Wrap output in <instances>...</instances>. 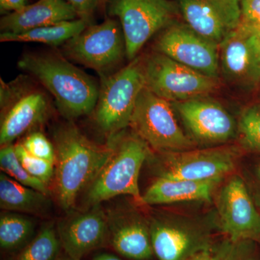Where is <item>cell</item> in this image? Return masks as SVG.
I'll return each mask as SVG.
<instances>
[{
  "label": "cell",
  "mask_w": 260,
  "mask_h": 260,
  "mask_svg": "<svg viewBox=\"0 0 260 260\" xmlns=\"http://www.w3.org/2000/svg\"><path fill=\"white\" fill-rule=\"evenodd\" d=\"M54 139L56 198L61 208L68 210L107 164L114 148L112 142L106 145L93 143L72 124L58 127Z\"/></svg>",
  "instance_id": "1"
},
{
  "label": "cell",
  "mask_w": 260,
  "mask_h": 260,
  "mask_svg": "<svg viewBox=\"0 0 260 260\" xmlns=\"http://www.w3.org/2000/svg\"><path fill=\"white\" fill-rule=\"evenodd\" d=\"M64 55L80 64L104 73L116 66L126 54L121 24L113 18L90 25L64 44Z\"/></svg>",
  "instance_id": "10"
},
{
  "label": "cell",
  "mask_w": 260,
  "mask_h": 260,
  "mask_svg": "<svg viewBox=\"0 0 260 260\" xmlns=\"http://www.w3.org/2000/svg\"><path fill=\"white\" fill-rule=\"evenodd\" d=\"M241 0H178L186 25L220 45L241 23Z\"/></svg>",
  "instance_id": "15"
},
{
  "label": "cell",
  "mask_w": 260,
  "mask_h": 260,
  "mask_svg": "<svg viewBox=\"0 0 260 260\" xmlns=\"http://www.w3.org/2000/svg\"><path fill=\"white\" fill-rule=\"evenodd\" d=\"M107 218L111 241L117 252L135 260L152 257L154 252L150 225L144 220L129 214H113Z\"/></svg>",
  "instance_id": "19"
},
{
  "label": "cell",
  "mask_w": 260,
  "mask_h": 260,
  "mask_svg": "<svg viewBox=\"0 0 260 260\" xmlns=\"http://www.w3.org/2000/svg\"><path fill=\"white\" fill-rule=\"evenodd\" d=\"M259 244L254 241H232L225 238L212 246L214 259L260 260Z\"/></svg>",
  "instance_id": "27"
},
{
  "label": "cell",
  "mask_w": 260,
  "mask_h": 260,
  "mask_svg": "<svg viewBox=\"0 0 260 260\" xmlns=\"http://www.w3.org/2000/svg\"><path fill=\"white\" fill-rule=\"evenodd\" d=\"M109 232L107 216L98 205L59 225V237L69 257L80 260L102 246Z\"/></svg>",
  "instance_id": "17"
},
{
  "label": "cell",
  "mask_w": 260,
  "mask_h": 260,
  "mask_svg": "<svg viewBox=\"0 0 260 260\" xmlns=\"http://www.w3.org/2000/svg\"><path fill=\"white\" fill-rule=\"evenodd\" d=\"M155 51L202 74L218 79L219 45L199 35L186 23H173L164 29L154 45Z\"/></svg>",
  "instance_id": "12"
},
{
  "label": "cell",
  "mask_w": 260,
  "mask_h": 260,
  "mask_svg": "<svg viewBox=\"0 0 260 260\" xmlns=\"http://www.w3.org/2000/svg\"><path fill=\"white\" fill-rule=\"evenodd\" d=\"M179 11L171 0H110L109 6V15L119 18L130 61L154 34L174 23Z\"/></svg>",
  "instance_id": "8"
},
{
  "label": "cell",
  "mask_w": 260,
  "mask_h": 260,
  "mask_svg": "<svg viewBox=\"0 0 260 260\" xmlns=\"http://www.w3.org/2000/svg\"><path fill=\"white\" fill-rule=\"evenodd\" d=\"M21 144L34 156L55 164V148L42 133H34L29 135Z\"/></svg>",
  "instance_id": "29"
},
{
  "label": "cell",
  "mask_w": 260,
  "mask_h": 260,
  "mask_svg": "<svg viewBox=\"0 0 260 260\" xmlns=\"http://www.w3.org/2000/svg\"><path fill=\"white\" fill-rule=\"evenodd\" d=\"M216 208L218 226L228 239L260 244V213L242 178L233 176L222 186Z\"/></svg>",
  "instance_id": "13"
},
{
  "label": "cell",
  "mask_w": 260,
  "mask_h": 260,
  "mask_svg": "<svg viewBox=\"0 0 260 260\" xmlns=\"http://www.w3.org/2000/svg\"><path fill=\"white\" fill-rule=\"evenodd\" d=\"M74 8L78 18L86 20L89 23L101 0H64Z\"/></svg>",
  "instance_id": "31"
},
{
  "label": "cell",
  "mask_w": 260,
  "mask_h": 260,
  "mask_svg": "<svg viewBox=\"0 0 260 260\" xmlns=\"http://www.w3.org/2000/svg\"><path fill=\"white\" fill-rule=\"evenodd\" d=\"M59 244L60 240L54 229L44 228L24 249L18 260H54Z\"/></svg>",
  "instance_id": "26"
},
{
  "label": "cell",
  "mask_w": 260,
  "mask_h": 260,
  "mask_svg": "<svg viewBox=\"0 0 260 260\" xmlns=\"http://www.w3.org/2000/svg\"><path fill=\"white\" fill-rule=\"evenodd\" d=\"M212 246L209 249L200 251L186 260H215L214 259L213 250H212Z\"/></svg>",
  "instance_id": "33"
},
{
  "label": "cell",
  "mask_w": 260,
  "mask_h": 260,
  "mask_svg": "<svg viewBox=\"0 0 260 260\" xmlns=\"http://www.w3.org/2000/svg\"><path fill=\"white\" fill-rule=\"evenodd\" d=\"M18 64L49 92L65 117L76 119L93 112L100 87L62 56L26 53Z\"/></svg>",
  "instance_id": "2"
},
{
  "label": "cell",
  "mask_w": 260,
  "mask_h": 260,
  "mask_svg": "<svg viewBox=\"0 0 260 260\" xmlns=\"http://www.w3.org/2000/svg\"><path fill=\"white\" fill-rule=\"evenodd\" d=\"M0 167L3 172L12 179L47 195V185L32 177L24 169L15 153V145L10 144L2 147L0 150Z\"/></svg>",
  "instance_id": "24"
},
{
  "label": "cell",
  "mask_w": 260,
  "mask_h": 260,
  "mask_svg": "<svg viewBox=\"0 0 260 260\" xmlns=\"http://www.w3.org/2000/svg\"><path fill=\"white\" fill-rule=\"evenodd\" d=\"M28 5V0H0V10L2 13H13L21 10Z\"/></svg>",
  "instance_id": "32"
},
{
  "label": "cell",
  "mask_w": 260,
  "mask_h": 260,
  "mask_svg": "<svg viewBox=\"0 0 260 260\" xmlns=\"http://www.w3.org/2000/svg\"><path fill=\"white\" fill-rule=\"evenodd\" d=\"M145 87L144 57L141 56L103 78L93 111L102 131L112 138L129 126L137 100Z\"/></svg>",
  "instance_id": "4"
},
{
  "label": "cell",
  "mask_w": 260,
  "mask_h": 260,
  "mask_svg": "<svg viewBox=\"0 0 260 260\" xmlns=\"http://www.w3.org/2000/svg\"><path fill=\"white\" fill-rule=\"evenodd\" d=\"M145 87L174 103L208 96L218 90V79L207 76L154 51L144 57Z\"/></svg>",
  "instance_id": "7"
},
{
  "label": "cell",
  "mask_w": 260,
  "mask_h": 260,
  "mask_svg": "<svg viewBox=\"0 0 260 260\" xmlns=\"http://www.w3.org/2000/svg\"><path fill=\"white\" fill-rule=\"evenodd\" d=\"M239 143L244 150L260 153V104L246 107L238 121Z\"/></svg>",
  "instance_id": "25"
},
{
  "label": "cell",
  "mask_w": 260,
  "mask_h": 260,
  "mask_svg": "<svg viewBox=\"0 0 260 260\" xmlns=\"http://www.w3.org/2000/svg\"><path fill=\"white\" fill-rule=\"evenodd\" d=\"M15 150L19 160L28 174L47 185L54 175L55 164L34 156L22 144L15 145Z\"/></svg>",
  "instance_id": "28"
},
{
  "label": "cell",
  "mask_w": 260,
  "mask_h": 260,
  "mask_svg": "<svg viewBox=\"0 0 260 260\" xmlns=\"http://www.w3.org/2000/svg\"><path fill=\"white\" fill-rule=\"evenodd\" d=\"M172 104L195 143L223 145L237 133L238 123L234 117L208 95Z\"/></svg>",
  "instance_id": "14"
},
{
  "label": "cell",
  "mask_w": 260,
  "mask_h": 260,
  "mask_svg": "<svg viewBox=\"0 0 260 260\" xmlns=\"http://www.w3.org/2000/svg\"><path fill=\"white\" fill-rule=\"evenodd\" d=\"M241 23L244 25L260 24V0H241Z\"/></svg>",
  "instance_id": "30"
},
{
  "label": "cell",
  "mask_w": 260,
  "mask_h": 260,
  "mask_svg": "<svg viewBox=\"0 0 260 260\" xmlns=\"http://www.w3.org/2000/svg\"><path fill=\"white\" fill-rule=\"evenodd\" d=\"M29 76L0 81L2 119L0 143L10 145L47 117L50 102L47 93Z\"/></svg>",
  "instance_id": "6"
},
{
  "label": "cell",
  "mask_w": 260,
  "mask_h": 260,
  "mask_svg": "<svg viewBox=\"0 0 260 260\" xmlns=\"http://www.w3.org/2000/svg\"><path fill=\"white\" fill-rule=\"evenodd\" d=\"M93 260H122L110 254H102L95 256Z\"/></svg>",
  "instance_id": "35"
},
{
  "label": "cell",
  "mask_w": 260,
  "mask_h": 260,
  "mask_svg": "<svg viewBox=\"0 0 260 260\" xmlns=\"http://www.w3.org/2000/svg\"><path fill=\"white\" fill-rule=\"evenodd\" d=\"M73 6L64 0H39L0 20L2 32L18 34L61 22L78 19Z\"/></svg>",
  "instance_id": "18"
},
{
  "label": "cell",
  "mask_w": 260,
  "mask_h": 260,
  "mask_svg": "<svg viewBox=\"0 0 260 260\" xmlns=\"http://www.w3.org/2000/svg\"><path fill=\"white\" fill-rule=\"evenodd\" d=\"M90 25L91 24L86 20L78 18L47 26L39 27L18 34L1 32L0 42H35L56 47L64 44Z\"/></svg>",
  "instance_id": "22"
},
{
  "label": "cell",
  "mask_w": 260,
  "mask_h": 260,
  "mask_svg": "<svg viewBox=\"0 0 260 260\" xmlns=\"http://www.w3.org/2000/svg\"><path fill=\"white\" fill-rule=\"evenodd\" d=\"M47 194L20 184L4 172L0 175V207L8 211L38 213L47 208Z\"/></svg>",
  "instance_id": "21"
},
{
  "label": "cell",
  "mask_w": 260,
  "mask_h": 260,
  "mask_svg": "<svg viewBox=\"0 0 260 260\" xmlns=\"http://www.w3.org/2000/svg\"><path fill=\"white\" fill-rule=\"evenodd\" d=\"M107 1V0H101V2H103V3H106Z\"/></svg>",
  "instance_id": "38"
},
{
  "label": "cell",
  "mask_w": 260,
  "mask_h": 260,
  "mask_svg": "<svg viewBox=\"0 0 260 260\" xmlns=\"http://www.w3.org/2000/svg\"><path fill=\"white\" fill-rule=\"evenodd\" d=\"M153 252L159 260H186L213 245L206 224L192 219L168 217L150 224Z\"/></svg>",
  "instance_id": "11"
},
{
  "label": "cell",
  "mask_w": 260,
  "mask_h": 260,
  "mask_svg": "<svg viewBox=\"0 0 260 260\" xmlns=\"http://www.w3.org/2000/svg\"><path fill=\"white\" fill-rule=\"evenodd\" d=\"M254 177H255L256 183L260 187V164H258L254 169Z\"/></svg>",
  "instance_id": "36"
},
{
  "label": "cell",
  "mask_w": 260,
  "mask_h": 260,
  "mask_svg": "<svg viewBox=\"0 0 260 260\" xmlns=\"http://www.w3.org/2000/svg\"><path fill=\"white\" fill-rule=\"evenodd\" d=\"M242 24V25H244L246 28L248 29L249 32H250L251 35L252 36L253 39L255 41L256 45L259 47L260 49V24L259 25H244V24Z\"/></svg>",
  "instance_id": "34"
},
{
  "label": "cell",
  "mask_w": 260,
  "mask_h": 260,
  "mask_svg": "<svg viewBox=\"0 0 260 260\" xmlns=\"http://www.w3.org/2000/svg\"><path fill=\"white\" fill-rule=\"evenodd\" d=\"M159 154L158 177L221 181L235 169L240 149L234 145H223Z\"/></svg>",
  "instance_id": "9"
},
{
  "label": "cell",
  "mask_w": 260,
  "mask_h": 260,
  "mask_svg": "<svg viewBox=\"0 0 260 260\" xmlns=\"http://www.w3.org/2000/svg\"><path fill=\"white\" fill-rule=\"evenodd\" d=\"M121 133L112 137V156L89 185L87 203L93 206L122 194L142 203L140 172L150 148L135 133L124 136Z\"/></svg>",
  "instance_id": "3"
},
{
  "label": "cell",
  "mask_w": 260,
  "mask_h": 260,
  "mask_svg": "<svg viewBox=\"0 0 260 260\" xmlns=\"http://www.w3.org/2000/svg\"><path fill=\"white\" fill-rule=\"evenodd\" d=\"M129 126L149 148L158 153L184 151L195 146L189 135L179 126L172 103L155 95L146 87L138 96Z\"/></svg>",
  "instance_id": "5"
},
{
  "label": "cell",
  "mask_w": 260,
  "mask_h": 260,
  "mask_svg": "<svg viewBox=\"0 0 260 260\" xmlns=\"http://www.w3.org/2000/svg\"><path fill=\"white\" fill-rule=\"evenodd\" d=\"M220 70L228 80L252 88L260 83V49L248 29L240 23L219 45Z\"/></svg>",
  "instance_id": "16"
},
{
  "label": "cell",
  "mask_w": 260,
  "mask_h": 260,
  "mask_svg": "<svg viewBox=\"0 0 260 260\" xmlns=\"http://www.w3.org/2000/svg\"><path fill=\"white\" fill-rule=\"evenodd\" d=\"M220 182L219 180L192 181L158 177L142 195V204L210 201Z\"/></svg>",
  "instance_id": "20"
},
{
  "label": "cell",
  "mask_w": 260,
  "mask_h": 260,
  "mask_svg": "<svg viewBox=\"0 0 260 260\" xmlns=\"http://www.w3.org/2000/svg\"><path fill=\"white\" fill-rule=\"evenodd\" d=\"M34 230L30 218L17 213H4L0 218V246L12 249L23 244Z\"/></svg>",
  "instance_id": "23"
},
{
  "label": "cell",
  "mask_w": 260,
  "mask_h": 260,
  "mask_svg": "<svg viewBox=\"0 0 260 260\" xmlns=\"http://www.w3.org/2000/svg\"><path fill=\"white\" fill-rule=\"evenodd\" d=\"M61 260H76V259H73V258L68 257V258H66V259H61Z\"/></svg>",
  "instance_id": "37"
}]
</instances>
